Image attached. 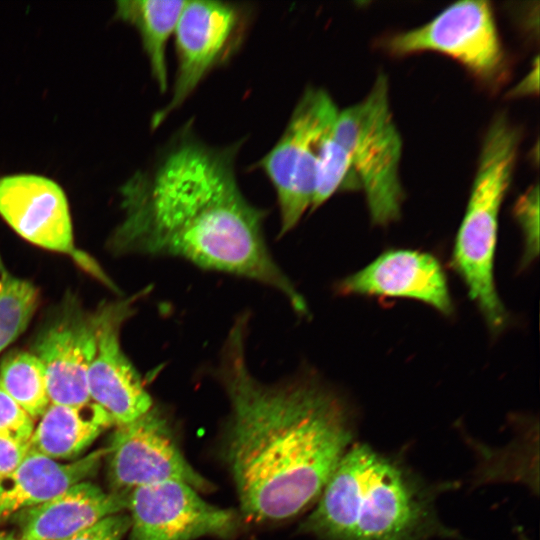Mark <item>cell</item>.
Listing matches in <instances>:
<instances>
[{
  "instance_id": "cell-15",
  "label": "cell",
  "mask_w": 540,
  "mask_h": 540,
  "mask_svg": "<svg viewBox=\"0 0 540 540\" xmlns=\"http://www.w3.org/2000/svg\"><path fill=\"white\" fill-rule=\"evenodd\" d=\"M126 492H106L79 482L58 496L16 514L19 540H60L88 528L127 507Z\"/></svg>"
},
{
  "instance_id": "cell-2",
  "label": "cell",
  "mask_w": 540,
  "mask_h": 540,
  "mask_svg": "<svg viewBox=\"0 0 540 540\" xmlns=\"http://www.w3.org/2000/svg\"><path fill=\"white\" fill-rule=\"evenodd\" d=\"M250 312L237 315L213 376L229 403L224 458L242 515L286 520L315 502L353 438L345 402L314 375L263 382L247 361Z\"/></svg>"
},
{
  "instance_id": "cell-11",
  "label": "cell",
  "mask_w": 540,
  "mask_h": 540,
  "mask_svg": "<svg viewBox=\"0 0 540 540\" xmlns=\"http://www.w3.org/2000/svg\"><path fill=\"white\" fill-rule=\"evenodd\" d=\"M101 304L96 310L95 344L87 372L90 400L104 409L115 426L133 421L149 411L153 400L140 374L121 345V329L147 294Z\"/></svg>"
},
{
  "instance_id": "cell-19",
  "label": "cell",
  "mask_w": 540,
  "mask_h": 540,
  "mask_svg": "<svg viewBox=\"0 0 540 540\" xmlns=\"http://www.w3.org/2000/svg\"><path fill=\"white\" fill-rule=\"evenodd\" d=\"M0 387L35 421L51 404L45 370L31 351L13 350L3 357Z\"/></svg>"
},
{
  "instance_id": "cell-22",
  "label": "cell",
  "mask_w": 540,
  "mask_h": 540,
  "mask_svg": "<svg viewBox=\"0 0 540 540\" xmlns=\"http://www.w3.org/2000/svg\"><path fill=\"white\" fill-rule=\"evenodd\" d=\"M514 215L524 236L522 265H528L539 252V187L530 186L516 201Z\"/></svg>"
},
{
  "instance_id": "cell-8",
  "label": "cell",
  "mask_w": 540,
  "mask_h": 540,
  "mask_svg": "<svg viewBox=\"0 0 540 540\" xmlns=\"http://www.w3.org/2000/svg\"><path fill=\"white\" fill-rule=\"evenodd\" d=\"M250 10L224 1H186L174 36L177 69L171 95L151 120L159 127L196 90L204 78L224 64L244 39Z\"/></svg>"
},
{
  "instance_id": "cell-13",
  "label": "cell",
  "mask_w": 540,
  "mask_h": 540,
  "mask_svg": "<svg viewBox=\"0 0 540 540\" xmlns=\"http://www.w3.org/2000/svg\"><path fill=\"white\" fill-rule=\"evenodd\" d=\"M97 315L69 296L37 332L31 352L46 374L51 404L90 402L87 372L95 344Z\"/></svg>"
},
{
  "instance_id": "cell-6",
  "label": "cell",
  "mask_w": 540,
  "mask_h": 540,
  "mask_svg": "<svg viewBox=\"0 0 540 540\" xmlns=\"http://www.w3.org/2000/svg\"><path fill=\"white\" fill-rule=\"evenodd\" d=\"M338 112L326 90L307 88L280 138L257 162L276 194L280 237L293 230L311 209L321 148Z\"/></svg>"
},
{
  "instance_id": "cell-4",
  "label": "cell",
  "mask_w": 540,
  "mask_h": 540,
  "mask_svg": "<svg viewBox=\"0 0 540 540\" xmlns=\"http://www.w3.org/2000/svg\"><path fill=\"white\" fill-rule=\"evenodd\" d=\"M520 138L519 129L506 113L495 115L484 135L452 254L455 270L493 331L506 322L494 282V257L500 208L511 184Z\"/></svg>"
},
{
  "instance_id": "cell-1",
  "label": "cell",
  "mask_w": 540,
  "mask_h": 540,
  "mask_svg": "<svg viewBox=\"0 0 540 540\" xmlns=\"http://www.w3.org/2000/svg\"><path fill=\"white\" fill-rule=\"evenodd\" d=\"M240 142L215 146L190 123L156 159L120 188L122 218L107 249L115 256L178 258L196 267L274 289L299 316L307 303L274 259L266 211L243 194L236 174Z\"/></svg>"
},
{
  "instance_id": "cell-3",
  "label": "cell",
  "mask_w": 540,
  "mask_h": 540,
  "mask_svg": "<svg viewBox=\"0 0 540 540\" xmlns=\"http://www.w3.org/2000/svg\"><path fill=\"white\" fill-rule=\"evenodd\" d=\"M437 488L366 444L342 456L301 531L318 540L454 537L436 511Z\"/></svg>"
},
{
  "instance_id": "cell-27",
  "label": "cell",
  "mask_w": 540,
  "mask_h": 540,
  "mask_svg": "<svg viewBox=\"0 0 540 540\" xmlns=\"http://www.w3.org/2000/svg\"><path fill=\"white\" fill-rule=\"evenodd\" d=\"M0 540H19V539L14 533L0 530Z\"/></svg>"
},
{
  "instance_id": "cell-9",
  "label": "cell",
  "mask_w": 540,
  "mask_h": 540,
  "mask_svg": "<svg viewBox=\"0 0 540 540\" xmlns=\"http://www.w3.org/2000/svg\"><path fill=\"white\" fill-rule=\"evenodd\" d=\"M0 216L26 241L70 257L86 273L119 292L101 266L75 245L68 200L55 181L36 174L1 177Z\"/></svg>"
},
{
  "instance_id": "cell-5",
  "label": "cell",
  "mask_w": 540,
  "mask_h": 540,
  "mask_svg": "<svg viewBox=\"0 0 540 540\" xmlns=\"http://www.w3.org/2000/svg\"><path fill=\"white\" fill-rule=\"evenodd\" d=\"M332 134L350 156L372 222L396 221L404 200L399 174L403 143L384 73L378 74L361 101L338 112Z\"/></svg>"
},
{
  "instance_id": "cell-7",
  "label": "cell",
  "mask_w": 540,
  "mask_h": 540,
  "mask_svg": "<svg viewBox=\"0 0 540 540\" xmlns=\"http://www.w3.org/2000/svg\"><path fill=\"white\" fill-rule=\"evenodd\" d=\"M383 47L393 56L424 51L444 54L489 86L506 74V56L489 1L451 4L429 22L389 36Z\"/></svg>"
},
{
  "instance_id": "cell-18",
  "label": "cell",
  "mask_w": 540,
  "mask_h": 540,
  "mask_svg": "<svg viewBox=\"0 0 540 540\" xmlns=\"http://www.w3.org/2000/svg\"><path fill=\"white\" fill-rule=\"evenodd\" d=\"M185 0H120L117 19L138 32L151 75L161 92L168 89L167 44L174 34Z\"/></svg>"
},
{
  "instance_id": "cell-12",
  "label": "cell",
  "mask_w": 540,
  "mask_h": 540,
  "mask_svg": "<svg viewBox=\"0 0 540 540\" xmlns=\"http://www.w3.org/2000/svg\"><path fill=\"white\" fill-rule=\"evenodd\" d=\"M130 540L228 539L238 528L234 511L211 505L186 483L165 481L127 495Z\"/></svg>"
},
{
  "instance_id": "cell-21",
  "label": "cell",
  "mask_w": 540,
  "mask_h": 540,
  "mask_svg": "<svg viewBox=\"0 0 540 540\" xmlns=\"http://www.w3.org/2000/svg\"><path fill=\"white\" fill-rule=\"evenodd\" d=\"M356 186L360 187V184L353 171L350 156L331 131L321 148L310 210L315 211L336 192L355 189Z\"/></svg>"
},
{
  "instance_id": "cell-26",
  "label": "cell",
  "mask_w": 540,
  "mask_h": 540,
  "mask_svg": "<svg viewBox=\"0 0 540 540\" xmlns=\"http://www.w3.org/2000/svg\"><path fill=\"white\" fill-rule=\"evenodd\" d=\"M538 92V58L535 59L534 69L512 90V96H525Z\"/></svg>"
},
{
  "instance_id": "cell-24",
  "label": "cell",
  "mask_w": 540,
  "mask_h": 540,
  "mask_svg": "<svg viewBox=\"0 0 540 540\" xmlns=\"http://www.w3.org/2000/svg\"><path fill=\"white\" fill-rule=\"evenodd\" d=\"M130 529V517L118 513L60 540H122Z\"/></svg>"
},
{
  "instance_id": "cell-20",
  "label": "cell",
  "mask_w": 540,
  "mask_h": 540,
  "mask_svg": "<svg viewBox=\"0 0 540 540\" xmlns=\"http://www.w3.org/2000/svg\"><path fill=\"white\" fill-rule=\"evenodd\" d=\"M38 303V289L14 275L0 253V355L26 330Z\"/></svg>"
},
{
  "instance_id": "cell-28",
  "label": "cell",
  "mask_w": 540,
  "mask_h": 540,
  "mask_svg": "<svg viewBox=\"0 0 540 540\" xmlns=\"http://www.w3.org/2000/svg\"><path fill=\"white\" fill-rule=\"evenodd\" d=\"M521 540H528V539H527L526 537H523V536H522V537H521Z\"/></svg>"
},
{
  "instance_id": "cell-25",
  "label": "cell",
  "mask_w": 540,
  "mask_h": 540,
  "mask_svg": "<svg viewBox=\"0 0 540 540\" xmlns=\"http://www.w3.org/2000/svg\"><path fill=\"white\" fill-rule=\"evenodd\" d=\"M27 451V445L0 439V480L21 462Z\"/></svg>"
},
{
  "instance_id": "cell-16",
  "label": "cell",
  "mask_w": 540,
  "mask_h": 540,
  "mask_svg": "<svg viewBox=\"0 0 540 540\" xmlns=\"http://www.w3.org/2000/svg\"><path fill=\"white\" fill-rule=\"evenodd\" d=\"M106 453V448L98 449L62 464L28 450L21 462L0 480V525L92 477Z\"/></svg>"
},
{
  "instance_id": "cell-23",
  "label": "cell",
  "mask_w": 540,
  "mask_h": 540,
  "mask_svg": "<svg viewBox=\"0 0 540 540\" xmlns=\"http://www.w3.org/2000/svg\"><path fill=\"white\" fill-rule=\"evenodd\" d=\"M35 420L0 387V439L27 445Z\"/></svg>"
},
{
  "instance_id": "cell-10",
  "label": "cell",
  "mask_w": 540,
  "mask_h": 540,
  "mask_svg": "<svg viewBox=\"0 0 540 540\" xmlns=\"http://www.w3.org/2000/svg\"><path fill=\"white\" fill-rule=\"evenodd\" d=\"M106 449L112 491L128 493L165 481L183 482L196 491L212 489L185 459L168 420L155 406L133 421L117 425Z\"/></svg>"
},
{
  "instance_id": "cell-14",
  "label": "cell",
  "mask_w": 540,
  "mask_h": 540,
  "mask_svg": "<svg viewBox=\"0 0 540 540\" xmlns=\"http://www.w3.org/2000/svg\"><path fill=\"white\" fill-rule=\"evenodd\" d=\"M343 294L403 297L422 301L443 314L453 304L445 273L432 255L415 250H389L339 285Z\"/></svg>"
},
{
  "instance_id": "cell-17",
  "label": "cell",
  "mask_w": 540,
  "mask_h": 540,
  "mask_svg": "<svg viewBox=\"0 0 540 540\" xmlns=\"http://www.w3.org/2000/svg\"><path fill=\"white\" fill-rule=\"evenodd\" d=\"M39 419L28 450L53 460L80 456L115 425L110 415L92 401L78 406L50 404Z\"/></svg>"
}]
</instances>
